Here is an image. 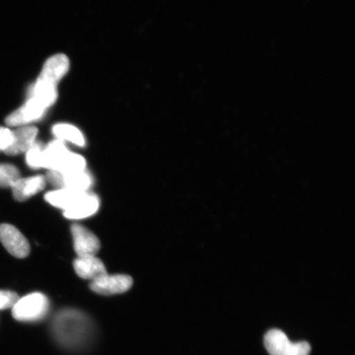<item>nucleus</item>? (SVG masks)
I'll list each match as a JSON object with an SVG mask.
<instances>
[{
	"label": "nucleus",
	"instance_id": "1",
	"mask_svg": "<svg viewBox=\"0 0 355 355\" xmlns=\"http://www.w3.org/2000/svg\"><path fill=\"white\" fill-rule=\"evenodd\" d=\"M52 329L58 343L69 349H78L85 345L92 331V323L86 315L75 310L58 313Z\"/></svg>",
	"mask_w": 355,
	"mask_h": 355
},
{
	"label": "nucleus",
	"instance_id": "2",
	"mask_svg": "<svg viewBox=\"0 0 355 355\" xmlns=\"http://www.w3.org/2000/svg\"><path fill=\"white\" fill-rule=\"evenodd\" d=\"M50 302L42 293H33L17 300L12 308L13 318L19 322H38L47 316Z\"/></svg>",
	"mask_w": 355,
	"mask_h": 355
},
{
	"label": "nucleus",
	"instance_id": "3",
	"mask_svg": "<svg viewBox=\"0 0 355 355\" xmlns=\"http://www.w3.org/2000/svg\"><path fill=\"white\" fill-rule=\"evenodd\" d=\"M264 344L270 355H309L311 352V346L308 343H292L285 333L278 329L266 333Z\"/></svg>",
	"mask_w": 355,
	"mask_h": 355
},
{
	"label": "nucleus",
	"instance_id": "4",
	"mask_svg": "<svg viewBox=\"0 0 355 355\" xmlns=\"http://www.w3.org/2000/svg\"><path fill=\"white\" fill-rule=\"evenodd\" d=\"M47 183L59 189H68L79 192H88L91 189L92 177L87 170L72 173L49 171L46 175Z\"/></svg>",
	"mask_w": 355,
	"mask_h": 355
},
{
	"label": "nucleus",
	"instance_id": "5",
	"mask_svg": "<svg viewBox=\"0 0 355 355\" xmlns=\"http://www.w3.org/2000/svg\"><path fill=\"white\" fill-rule=\"evenodd\" d=\"M0 242L12 256L17 259H25L30 254L28 241L20 230L12 225H0Z\"/></svg>",
	"mask_w": 355,
	"mask_h": 355
},
{
	"label": "nucleus",
	"instance_id": "6",
	"mask_svg": "<svg viewBox=\"0 0 355 355\" xmlns=\"http://www.w3.org/2000/svg\"><path fill=\"white\" fill-rule=\"evenodd\" d=\"M132 286V279L128 275H108L93 281L90 288L101 295H114L127 292Z\"/></svg>",
	"mask_w": 355,
	"mask_h": 355
},
{
	"label": "nucleus",
	"instance_id": "7",
	"mask_svg": "<svg viewBox=\"0 0 355 355\" xmlns=\"http://www.w3.org/2000/svg\"><path fill=\"white\" fill-rule=\"evenodd\" d=\"M74 250L78 257L95 256L99 252L101 243L98 238L84 226L73 224L71 227Z\"/></svg>",
	"mask_w": 355,
	"mask_h": 355
},
{
	"label": "nucleus",
	"instance_id": "8",
	"mask_svg": "<svg viewBox=\"0 0 355 355\" xmlns=\"http://www.w3.org/2000/svg\"><path fill=\"white\" fill-rule=\"evenodd\" d=\"M46 108L37 101L31 98L17 109L8 115L6 119V123L10 126H22L33 123L41 119Z\"/></svg>",
	"mask_w": 355,
	"mask_h": 355
},
{
	"label": "nucleus",
	"instance_id": "9",
	"mask_svg": "<svg viewBox=\"0 0 355 355\" xmlns=\"http://www.w3.org/2000/svg\"><path fill=\"white\" fill-rule=\"evenodd\" d=\"M69 61L64 55H56L47 60L44 64L38 81L56 86L60 79L68 73Z\"/></svg>",
	"mask_w": 355,
	"mask_h": 355
},
{
	"label": "nucleus",
	"instance_id": "10",
	"mask_svg": "<svg viewBox=\"0 0 355 355\" xmlns=\"http://www.w3.org/2000/svg\"><path fill=\"white\" fill-rule=\"evenodd\" d=\"M46 184V178L44 175L20 178L12 187L13 198L17 201L25 202L42 192Z\"/></svg>",
	"mask_w": 355,
	"mask_h": 355
},
{
	"label": "nucleus",
	"instance_id": "11",
	"mask_svg": "<svg viewBox=\"0 0 355 355\" xmlns=\"http://www.w3.org/2000/svg\"><path fill=\"white\" fill-rule=\"evenodd\" d=\"M38 130L33 126H22L12 131V143L3 153L8 155L26 153L35 143Z\"/></svg>",
	"mask_w": 355,
	"mask_h": 355
},
{
	"label": "nucleus",
	"instance_id": "12",
	"mask_svg": "<svg viewBox=\"0 0 355 355\" xmlns=\"http://www.w3.org/2000/svg\"><path fill=\"white\" fill-rule=\"evenodd\" d=\"M100 200L98 196L92 193H84L78 202L64 211L65 218L70 220H82L90 217L98 211Z\"/></svg>",
	"mask_w": 355,
	"mask_h": 355
},
{
	"label": "nucleus",
	"instance_id": "13",
	"mask_svg": "<svg viewBox=\"0 0 355 355\" xmlns=\"http://www.w3.org/2000/svg\"><path fill=\"white\" fill-rule=\"evenodd\" d=\"M75 272L79 277L96 281L107 274L103 261L95 256L78 257L73 263Z\"/></svg>",
	"mask_w": 355,
	"mask_h": 355
},
{
	"label": "nucleus",
	"instance_id": "14",
	"mask_svg": "<svg viewBox=\"0 0 355 355\" xmlns=\"http://www.w3.org/2000/svg\"><path fill=\"white\" fill-rule=\"evenodd\" d=\"M84 193L86 192H79V191L68 189H59L46 193V200L53 207L60 208V209L65 211L70 209Z\"/></svg>",
	"mask_w": 355,
	"mask_h": 355
},
{
	"label": "nucleus",
	"instance_id": "15",
	"mask_svg": "<svg viewBox=\"0 0 355 355\" xmlns=\"http://www.w3.org/2000/svg\"><path fill=\"white\" fill-rule=\"evenodd\" d=\"M69 150L63 141L55 140L44 146L43 168L48 171H56Z\"/></svg>",
	"mask_w": 355,
	"mask_h": 355
},
{
	"label": "nucleus",
	"instance_id": "16",
	"mask_svg": "<svg viewBox=\"0 0 355 355\" xmlns=\"http://www.w3.org/2000/svg\"><path fill=\"white\" fill-rule=\"evenodd\" d=\"M32 98L37 101L44 108L50 107L55 103L58 97L56 86L38 81L35 83L33 92Z\"/></svg>",
	"mask_w": 355,
	"mask_h": 355
},
{
	"label": "nucleus",
	"instance_id": "17",
	"mask_svg": "<svg viewBox=\"0 0 355 355\" xmlns=\"http://www.w3.org/2000/svg\"><path fill=\"white\" fill-rule=\"evenodd\" d=\"M53 133L58 140L67 141L78 146L85 145V139L78 128L70 124L60 123L53 128Z\"/></svg>",
	"mask_w": 355,
	"mask_h": 355
},
{
	"label": "nucleus",
	"instance_id": "18",
	"mask_svg": "<svg viewBox=\"0 0 355 355\" xmlns=\"http://www.w3.org/2000/svg\"><path fill=\"white\" fill-rule=\"evenodd\" d=\"M87 162L82 155L69 153L55 171L72 173L86 171Z\"/></svg>",
	"mask_w": 355,
	"mask_h": 355
},
{
	"label": "nucleus",
	"instance_id": "19",
	"mask_svg": "<svg viewBox=\"0 0 355 355\" xmlns=\"http://www.w3.org/2000/svg\"><path fill=\"white\" fill-rule=\"evenodd\" d=\"M20 178V171L16 166L0 164V188H12Z\"/></svg>",
	"mask_w": 355,
	"mask_h": 355
},
{
	"label": "nucleus",
	"instance_id": "20",
	"mask_svg": "<svg viewBox=\"0 0 355 355\" xmlns=\"http://www.w3.org/2000/svg\"><path fill=\"white\" fill-rule=\"evenodd\" d=\"M44 145L39 141L31 146L26 153V162L28 166L35 170L43 168Z\"/></svg>",
	"mask_w": 355,
	"mask_h": 355
},
{
	"label": "nucleus",
	"instance_id": "21",
	"mask_svg": "<svg viewBox=\"0 0 355 355\" xmlns=\"http://www.w3.org/2000/svg\"><path fill=\"white\" fill-rule=\"evenodd\" d=\"M19 299V295L15 292L0 291V310L12 309Z\"/></svg>",
	"mask_w": 355,
	"mask_h": 355
},
{
	"label": "nucleus",
	"instance_id": "22",
	"mask_svg": "<svg viewBox=\"0 0 355 355\" xmlns=\"http://www.w3.org/2000/svg\"><path fill=\"white\" fill-rule=\"evenodd\" d=\"M12 131L7 128L0 127V150L7 149L12 143Z\"/></svg>",
	"mask_w": 355,
	"mask_h": 355
}]
</instances>
